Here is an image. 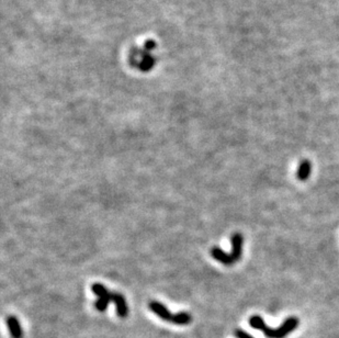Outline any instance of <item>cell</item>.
<instances>
[{"label":"cell","mask_w":339,"mask_h":338,"mask_svg":"<svg viewBox=\"0 0 339 338\" xmlns=\"http://www.w3.org/2000/svg\"><path fill=\"white\" fill-rule=\"evenodd\" d=\"M298 324H300L298 318L296 316H292L288 318L280 328H270L269 326H267V324L264 322L262 318L259 316V315H252L250 318V325L252 328L262 332L268 338H284L288 334L292 333V332L298 328Z\"/></svg>","instance_id":"obj_1"},{"label":"cell","mask_w":339,"mask_h":338,"mask_svg":"<svg viewBox=\"0 0 339 338\" xmlns=\"http://www.w3.org/2000/svg\"><path fill=\"white\" fill-rule=\"evenodd\" d=\"M242 242H244L242 235L240 233H235L232 236V252L230 254H226L220 247L214 246L210 250L211 256L216 262L225 264V266H230V264L238 262L242 257Z\"/></svg>","instance_id":"obj_2"},{"label":"cell","mask_w":339,"mask_h":338,"mask_svg":"<svg viewBox=\"0 0 339 338\" xmlns=\"http://www.w3.org/2000/svg\"><path fill=\"white\" fill-rule=\"evenodd\" d=\"M92 291L96 296H98V300L94 302L96 310L99 312H104L112 301L113 292L109 291L102 284L99 282H96L92 286Z\"/></svg>","instance_id":"obj_3"},{"label":"cell","mask_w":339,"mask_h":338,"mask_svg":"<svg viewBox=\"0 0 339 338\" xmlns=\"http://www.w3.org/2000/svg\"><path fill=\"white\" fill-rule=\"evenodd\" d=\"M148 308L162 320L172 323V320L174 318V314H172V312L169 311V310L164 306L162 303L158 302L156 300H152L148 302Z\"/></svg>","instance_id":"obj_4"},{"label":"cell","mask_w":339,"mask_h":338,"mask_svg":"<svg viewBox=\"0 0 339 338\" xmlns=\"http://www.w3.org/2000/svg\"><path fill=\"white\" fill-rule=\"evenodd\" d=\"M112 302L114 303L116 306L118 316L121 318H126L128 314V306L126 300V296L121 294L120 292H113Z\"/></svg>","instance_id":"obj_5"},{"label":"cell","mask_w":339,"mask_h":338,"mask_svg":"<svg viewBox=\"0 0 339 338\" xmlns=\"http://www.w3.org/2000/svg\"><path fill=\"white\" fill-rule=\"evenodd\" d=\"M6 323H7L11 337L12 338L24 337V330H22L21 324L19 322V320L16 316H14V315H9V316L6 318Z\"/></svg>","instance_id":"obj_6"},{"label":"cell","mask_w":339,"mask_h":338,"mask_svg":"<svg viewBox=\"0 0 339 338\" xmlns=\"http://www.w3.org/2000/svg\"><path fill=\"white\" fill-rule=\"evenodd\" d=\"M140 70H142L143 72H148L150 70L152 67L155 65V58H152V55L148 50H140Z\"/></svg>","instance_id":"obj_7"},{"label":"cell","mask_w":339,"mask_h":338,"mask_svg":"<svg viewBox=\"0 0 339 338\" xmlns=\"http://www.w3.org/2000/svg\"><path fill=\"white\" fill-rule=\"evenodd\" d=\"M310 170H312V165H310V160H303L301 162V164L298 165L296 177L300 179L301 182H305V180H308V178L310 177Z\"/></svg>","instance_id":"obj_8"},{"label":"cell","mask_w":339,"mask_h":338,"mask_svg":"<svg viewBox=\"0 0 339 338\" xmlns=\"http://www.w3.org/2000/svg\"><path fill=\"white\" fill-rule=\"evenodd\" d=\"M191 320H192V318L188 312H179L177 314H174V318L172 320V324L184 326V325L190 324Z\"/></svg>","instance_id":"obj_9"},{"label":"cell","mask_w":339,"mask_h":338,"mask_svg":"<svg viewBox=\"0 0 339 338\" xmlns=\"http://www.w3.org/2000/svg\"><path fill=\"white\" fill-rule=\"evenodd\" d=\"M234 335H235L236 338H255V337H252L250 333H247V332H245L244 330H240V328H237L234 332Z\"/></svg>","instance_id":"obj_10"},{"label":"cell","mask_w":339,"mask_h":338,"mask_svg":"<svg viewBox=\"0 0 339 338\" xmlns=\"http://www.w3.org/2000/svg\"><path fill=\"white\" fill-rule=\"evenodd\" d=\"M155 48H156V43H155V41H152V40L146 41L145 46H144V48H145L146 50H148V52H150V50H152Z\"/></svg>","instance_id":"obj_11"}]
</instances>
